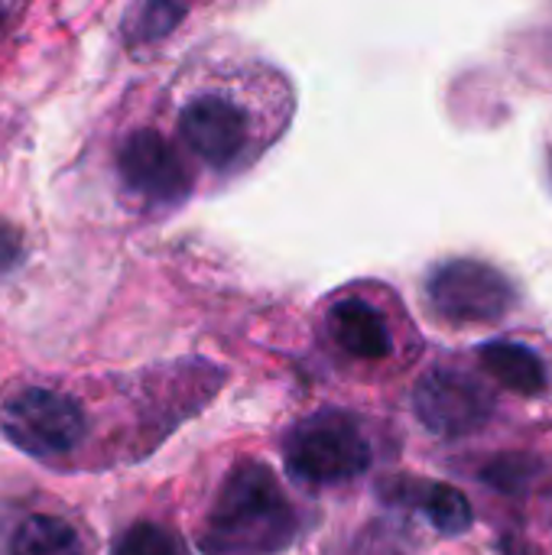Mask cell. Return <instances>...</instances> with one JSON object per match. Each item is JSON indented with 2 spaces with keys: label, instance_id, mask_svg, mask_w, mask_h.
I'll list each match as a JSON object with an SVG mask.
<instances>
[{
  "label": "cell",
  "instance_id": "6",
  "mask_svg": "<svg viewBox=\"0 0 552 555\" xmlns=\"http://www.w3.org/2000/svg\"><path fill=\"white\" fill-rule=\"evenodd\" d=\"M117 169L124 185L153 205H176L192 189L182 156L156 130H133L117 150Z\"/></svg>",
  "mask_w": 552,
  "mask_h": 555
},
{
  "label": "cell",
  "instance_id": "1",
  "mask_svg": "<svg viewBox=\"0 0 552 555\" xmlns=\"http://www.w3.org/2000/svg\"><path fill=\"white\" fill-rule=\"evenodd\" d=\"M296 537V514L273 472L241 462L221 485L202 550L211 555H273Z\"/></svg>",
  "mask_w": 552,
  "mask_h": 555
},
{
  "label": "cell",
  "instance_id": "11",
  "mask_svg": "<svg viewBox=\"0 0 552 555\" xmlns=\"http://www.w3.org/2000/svg\"><path fill=\"white\" fill-rule=\"evenodd\" d=\"M420 511L429 517V524L439 533H449V537H459L472 527V507H468L465 494L449 485H426Z\"/></svg>",
  "mask_w": 552,
  "mask_h": 555
},
{
  "label": "cell",
  "instance_id": "13",
  "mask_svg": "<svg viewBox=\"0 0 552 555\" xmlns=\"http://www.w3.org/2000/svg\"><path fill=\"white\" fill-rule=\"evenodd\" d=\"M114 555H182L172 533L156 524H133L114 546Z\"/></svg>",
  "mask_w": 552,
  "mask_h": 555
},
{
  "label": "cell",
  "instance_id": "15",
  "mask_svg": "<svg viewBox=\"0 0 552 555\" xmlns=\"http://www.w3.org/2000/svg\"><path fill=\"white\" fill-rule=\"evenodd\" d=\"M3 20H7V10H3V3H0V26H3Z\"/></svg>",
  "mask_w": 552,
  "mask_h": 555
},
{
  "label": "cell",
  "instance_id": "5",
  "mask_svg": "<svg viewBox=\"0 0 552 555\" xmlns=\"http://www.w3.org/2000/svg\"><path fill=\"white\" fill-rule=\"evenodd\" d=\"M413 403H416L420 423L429 433L449 436V439L482 429L495 413V400L485 390V384L459 371L426 374L413 393Z\"/></svg>",
  "mask_w": 552,
  "mask_h": 555
},
{
  "label": "cell",
  "instance_id": "10",
  "mask_svg": "<svg viewBox=\"0 0 552 555\" xmlns=\"http://www.w3.org/2000/svg\"><path fill=\"white\" fill-rule=\"evenodd\" d=\"M10 555H81V543L65 520L36 514L20 524Z\"/></svg>",
  "mask_w": 552,
  "mask_h": 555
},
{
  "label": "cell",
  "instance_id": "2",
  "mask_svg": "<svg viewBox=\"0 0 552 555\" xmlns=\"http://www.w3.org/2000/svg\"><path fill=\"white\" fill-rule=\"evenodd\" d=\"M286 468L303 485H342L368 472L371 446L348 413H316L286 436Z\"/></svg>",
  "mask_w": 552,
  "mask_h": 555
},
{
  "label": "cell",
  "instance_id": "8",
  "mask_svg": "<svg viewBox=\"0 0 552 555\" xmlns=\"http://www.w3.org/2000/svg\"><path fill=\"white\" fill-rule=\"evenodd\" d=\"M329 332L355 358L381 361L390 354V332H387L381 312L361 299H342L329 312Z\"/></svg>",
  "mask_w": 552,
  "mask_h": 555
},
{
  "label": "cell",
  "instance_id": "7",
  "mask_svg": "<svg viewBox=\"0 0 552 555\" xmlns=\"http://www.w3.org/2000/svg\"><path fill=\"white\" fill-rule=\"evenodd\" d=\"M179 133L189 143V150L202 156L208 166L228 169L241 159L251 127L247 114L234 101L221 94H205L189 101L185 111L179 114Z\"/></svg>",
  "mask_w": 552,
  "mask_h": 555
},
{
  "label": "cell",
  "instance_id": "4",
  "mask_svg": "<svg viewBox=\"0 0 552 555\" xmlns=\"http://www.w3.org/2000/svg\"><path fill=\"white\" fill-rule=\"evenodd\" d=\"M429 299L449 322H498L514 309L517 293L501 270L482 260H452L429 276Z\"/></svg>",
  "mask_w": 552,
  "mask_h": 555
},
{
  "label": "cell",
  "instance_id": "14",
  "mask_svg": "<svg viewBox=\"0 0 552 555\" xmlns=\"http://www.w3.org/2000/svg\"><path fill=\"white\" fill-rule=\"evenodd\" d=\"M20 257V234L13 228H0V270H10Z\"/></svg>",
  "mask_w": 552,
  "mask_h": 555
},
{
  "label": "cell",
  "instance_id": "3",
  "mask_svg": "<svg viewBox=\"0 0 552 555\" xmlns=\"http://www.w3.org/2000/svg\"><path fill=\"white\" fill-rule=\"evenodd\" d=\"M0 426L7 439L36 459H52L72 452L85 436L81 406L55 390L29 387L7 400L0 413Z\"/></svg>",
  "mask_w": 552,
  "mask_h": 555
},
{
  "label": "cell",
  "instance_id": "9",
  "mask_svg": "<svg viewBox=\"0 0 552 555\" xmlns=\"http://www.w3.org/2000/svg\"><path fill=\"white\" fill-rule=\"evenodd\" d=\"M482 367L508 390L521 397H537L547 390V364L537 351L517 341H495L482 348Z\"/></svg>",
  "mask_w": 552,
  "mask_h": 555
},
{
  "label": "cell",
  "instance_id": "12",
  "mask_svg": "<svg viewBox=\"0 0 552 555\" xmlns=\"http://www.w3.org/2000/svg\"><path fill=\"white\" fill-rule=\"evenodd\" d=\"M185 10H189V0H143L133 16L130 36L137 42H156L179 26Z\"/></svg>",
  "mask_w": 552,
  "mask_h": 555
}]
</instances>
